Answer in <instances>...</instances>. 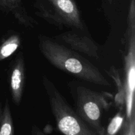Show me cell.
Segmentation results:
<instances>
[{
    "label": "cell",
    "instance_id": "4fadbf2b",
    "mask_svg": "<svg viewBox=\"0 0 135 135\" xmlns=\"http://www.w3.org/2000/svg\"><path fill=\"white\" fill-rule=\"evenodd\" d=\"M31 134L32 135H47L46 133H44L42 130L39 129L36 125H33L31 129Z\"/></svg>",
    "mask_w": 135,
    "mask_h": 135
},
{
    "label": "cell",
    "instance_id": "7a4b0ae2",
    "mask_svg": "<svg viewBox=\"0 0 135 135\" xmlns=\"http://www.w3.org/2000/svg\"><path fill=\"white\" fill-rule=\"evenodd\" d=\"M42 84L48 97L57 127L63 135H98L70 107L61 94L46 75Z\"/></svg>",
    "mask_w": 135,
    "mask_h": 135
},
{
    "label": "cell",
    "instance_id": "ba28073f",
    "mask_svg": "<svg viewBox=\"0 0 135 135\" xmlns=\"http://www.w3.org/2000/svg\"><path fill=\"white\" fill-rule=\"evenodd\" d=\"M0 9L6 12H10L16 19L24 26L34 27L37 22L28 15L25 8L22 5V0H0Z\"/></svg>",
    "mask_w": 135,
    "mask_h": 135
},
{
    "label": "cell",
    "instance_id": "6da1fadb",
    "mask_svg": "<svg viewBox=\"0 0 135 135\" xmlns=\"http://www.w3.org/2000/svg\"><path fill=\"white\" fill-rule=\"evenodd\" d=\"M38 47L44 57L56 68L92 84L105 86L111 85L96 66L64 45L47 37L39 36Z\"/></svg>",
    "mask_w": 135,
    "mask_h": 135
},
{
    "label": "cell",
    "instance_id": "30bf717a",
    "mask_svg": "<svg viewBox=\"0 0 135 135\" xmlns=\"http://www.w3.org/2000/svg\"><path fill=\"white\" fill-rule=\"evenodd\" d=\"M0 135H15L14 125L8 100H5L0 121Z\"/></svg>",
    "mask_w": 135,
    "mask_h": 135
},
{
    "label": "cell",
    "instance_id": "52a82bcc",
    "mask_svg": "<svg viewBox=\"0 0 135 135\" xmlns=\"http://www.w3.org/2000/svg\"><path fill=\"white\" fill-rule=\"evenodd\" d=\"M26 80L25 63L22 54L15 60L9 73V86L13 102L19 105L22 100Z\"/></svg>",
    "mask_w": 135,
    "mask_h": 135
},
{
    "label": "cell",
    "instance_id": "9c48e42d",
    "mask_svg": "<svg viewBox=\"0 0 135 135\" xmlns=\"http://www.w3.org/2000/svg\"><path fill=\"white\" fill-rule=\"evenodd\" d=\"M21 44V36L18 34H12L5 39L0 45V61L11 56L19 48Z\"/></svg>",
    "mask_w": 135,
    "mask_h": 135
},
{
    "label": "cell",
    "instance_id": "5b68a950",
    "mask_svg": "<svg viewBox=\"0 0 135 135\" xmlns=\"http://www.w3.org/2000/svg\"><path fill=\"white\" fill-rule=\"evenodd\" d=\"M127 52L124 55V80L123 81L126 119L135 112V34L126 38Z\"/></svg>",
    "mask_w": 135,
    "mask_h": 135
},
{
    "label": "cell",
    "instance_id": "3957f363",
    "mask_svg": "<svg viewBox=\"0 0 135 135\" xmlns=\"http://www.w3.org/2000/svg\"><path fill=\"white\" fill-rule=\"evenodd\" d=\"M76 112L80 118L98 135H102L105 128L102 117L110 108L113 96L108 92H98L83 86L75 88Z\"/></svg>",
    "mask_w": 135,
    "mask_h": 135
},
{
    "label": "cell",
    "instance_id": "277c9868",
    "mask_svg": "<svg viewBox=\"0 0 135 135\" xmlns=\"http://www.w3.org/2000/svg\"><path fill=\"white\" fill-rule=\"evenodd\" d=\"M36 14L59 28H73L83 30L79 7L74 0H38Z\"/></svg>",
    "mask_w": 135,
    "mask_h": 135
},
{
    "label": "cell",
    "instance_id": "7c38bea8",
    "mask_svg": "<svg viewBox=\"0 0 135 135\" xmlns=\"http://www.w3.org/2000/svg\"><path fill=\"white\" fill-rule=\"evenodd\" d=\"M135 34V0H130L125 38Z\"/></svg>",
    "mask_w": 135,
    "mask_h": 135
},
{
    "label": "cell",
    "instance_id": "8fae6325",
    "mask_svg": "<svg viewBox=\"0 0 135 135\" xmlns=\"http://www.w3.org/2000/svg\"><path fill=\"white\" fill-rule=\"evenodd\" d=\"M125 114L122 112V109L116 113L115 115L111 119L106 129H104L102 135H117L124 123Z\"/></svg>",
    "mask_w": 135,
    "mask_h": 135
},
{
    "label": "cell",
    "instance_id": "9a60e30c",
    "mask_svg": "<svg viewBox=\"0 0 135 135\" xmlns=\"http://www.w3.org/2000/svg\"><path fill=\"white\" fill-rule=\"evenodd\" d=\"M108 1H109V3H112V0H108Z\"/></svg>",
    "mask_w": 135,
    "mask_h": 135
},
{
    "label": "cell",
    "instance_id": "8992f818",
    "mask_svg": "<svg viewBox=\"0 0 135 135\" xmlns=\"http://www.w3.org/2000/svg\"><path fill=\"white\" fill-rule=\"evenodd\" d=\"M55 39L69 46L70 49L98 59V47L90 37L74 32H65L55 36Z\"/></svg>",
    "mask_w": 135,
    "mask_h": 135
},
{
    "label": "cell",
    "instance_id": "5bb4252c",
    "mask_svg": "<svg viewBox=\"0 0 135 135\" xmlns=\"http://www.w3.org/2000/svg\"><path fill=\"white\" fill-rule=\"evenodd\" d=\"M2 108H1V105H0V121H1V115H2Z\"/></svg>",
    "mask_w": 135,
    "mask_h": 135
}]
</instances>
